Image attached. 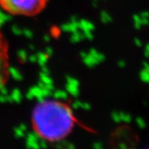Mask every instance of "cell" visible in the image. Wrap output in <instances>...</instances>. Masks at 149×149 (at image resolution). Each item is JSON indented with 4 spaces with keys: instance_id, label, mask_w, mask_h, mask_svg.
<instances>
[{
    "instance_id": "cell-1",
    "label": "cell",
    "mask_w": 149,
    "mask_h": 149,
    "mask_svg": "<svg viewBox=\"0 0 149 149\" xmlns=\"http://www.w3.org/2000/svg\"><path fill=\"white\" fill-rule=\"evenodd\" d=\"M77 118L71 104L61 100L46 99L33 107L31 125L38 138L56 143L68 138L73 132Z\"/></svg>"
},
{
    "instance_id": "cell-12",
    "label": "cell",
    "mask_w": 149,
    "mask_h": 149,
    "mask_svg": "<svg viewBox=\"0 0 149 149\" xmlns=\"http://www.w3.org/2000/svg\"><path fill=\"white\" fill-rule=\"evenodd\" d=\"M143 70L149 72V63H148L147 61H143Z\"/></svg>"
},
{
    "instance_id": "cell-5",
    "label": "cell",
    "mask_w": 149,
    "mask_h": 149,
    "mask_svg": "<svg viewBox=\"0 0 149 149\" xmlns=\"http://www.w3.org/2000/svg\"><path fill=\"white\" fill-rule=\"evenodd\" d=\"M133 22H134V27L137 30H140L141 27H143L142 21H141V17L139 15H134L133 16Z\"/></svg>"
},
{
    "instance_id": "cell-7",
    "label": "cell",
    "mask_w": 149,
    "mask_h": 149,
    "mask_svg": "<svg viewBox=\"0 0 149 149\" xmlns=\"http://www.w3.org/2000/svg\"><path fill=\"white\" fill-rule=\"evenodd\" d=\"M120 119L125 123H130L132 121V116L128 113H120Z\"/></svg>"
},
{
    "instance_id": "cell-9",
    "label": "cell",
    "mask_w": 149,
    "mask_h": 149,
    "mask_svg": "<svg viewBox=\"0 0 149 149\" xmlns=\"http://www.w3.org/2000/svg\"><path fill=\"white\" fill-rule=\"evenodd\" d=\"M144 56L147 57V58H149V43H148L145 47V49H144Z\"/></svg>"
},
{
    "instance_id": "cell-8",
    "label": "cell",
    "mask_w": 149,
    "mask_h": 149,
    "mask_svg": "<svg viewBox=\"0 0 149 149\" xmlns=\"http://www.w3.org/2000/svg\"><path fill=\"white\" fill-rule=\"evenodd\" d=\"M139 16L141 17L148 18L149 19V12H148V11H143V12H141V13H140Z\"/></svg>"
},
{
    "instance_id": "cell-10",
    "label": "cell",
    "mask_w": 149,
    "mask_h": 149,
    "mask_svg": "<svg viewBox=\"0 0 149 149\" xmlns=\"http://www.w3.org/2000/svg\"><path fill=\"white\" fill-rule=\"evenodd\" d=\"M141 21H142V25H143V26H148V25H149V19H148V18H144V17H141Z\"/></svg>"
},
{
    "instance_id": "cell-3",
    "label": "cell",
    "mask_w": 149,
    "mask_h": 149,
    "mask_svg": "<svg viewBox=\"0 0 149 149\" xmlns=\"http://www.w3.org/2000/svg\"><path fill=\"white\" fill-rule=\"evenodd\" d=\"M10 79L9 43L0 30V91L3 90Z\"/></svg>"
},
{
    "instance_id": "cell-11",
    "label": "cell",
    "mask_w": 149,
    "mask_h": 149,
    "mask_svg": "<svg viewBox=\"0 0 149 149\" xmlns=\"http://www.w3.org/2000/svg\"><path fill=\"white\" fill-rule=\"evenodd\" d=\"M134 42H135V45H136L137 47H139L143 46V42H142V41H141L139 38H137V37H136V38L134 39Z\"/></svg>"
},
{
    "instance_id": "cell-6",
    "label": "cell",
    "mask_w": 149,
    "mask_h": 149,
    "mask_svg": "<svg viewBox=\"0 0 149 149\" xmlns=\"http://www.w3.org/2000/svg\"><path fill=\"white\" fill-rule=\"evenodd\" d=\"M136 123L139 126V128H141V129H144V128H146V122H145V120H144L143 118H136Z\"/></svg>"
},
{
    "instance_id": "cell-2",
    "label": "cell",
    "mask_w": 149,
    "mask_h": 149,
    "mask_svg": "<svg viewBox=\"0 0 149 149\" xmlns=\"http://www.w3.org/2000/svg\"><path fill=\"white\" fill-rule=\"evenodd\" d=\"M50 0H0V8L12 16L32 17L39 15Z\"/></svg>"
},
{
    "instance_id": "cell-13",
    "label": "cell",
    "mask_w": 149,
    "mask_h": 149,
    "mask_svg": "<svg viewBox=\"0 0 149 149\" xmlns=\"http://www.w3.org/2000/svg\"><path fill=\"white\" fill-rule=\"evenodd\" d=\"M118 148H120L122 149H126L128 148V146L126 145L125 143H120L118 144Z\"/></svg>"
},
{
    "instance_id": "cell-4",
    "label": "cell",
    "mask_w": 149,
    "mask_h": 149,
    "mask_svg": "<svg viewBox=\"0 0 149 149\" xmlns=\"http://www.w3.org/2000/svg\"><path fill=\"white\" fill-rule=\"evenodd\" d=\"M139 76H140V79H141V80H142L143 82L147 83V84H149V72L144 70H142L140 71Z\"/></svg>"
}]
</instances>
